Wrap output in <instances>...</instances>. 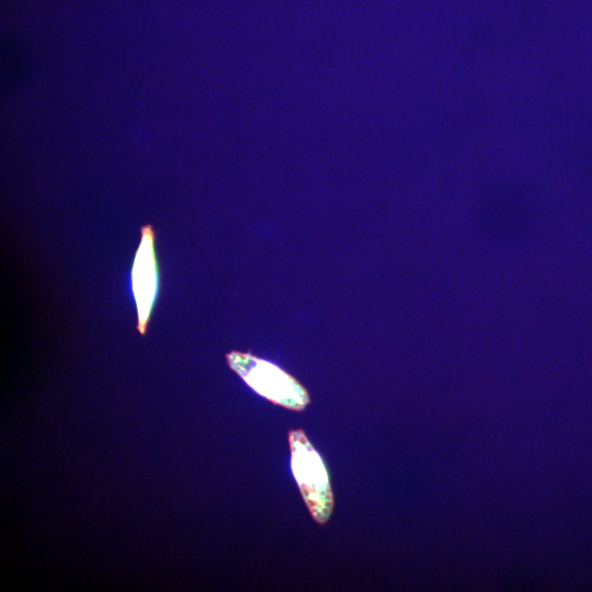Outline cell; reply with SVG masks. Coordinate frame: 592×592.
<instances>
[{
  "label": "cell",
  "instance_id": "3",
  "mask_svg": "<svg viewBox=\"0 0 592 592\" xmlns=\"http://www.w3.org/2000/svg\"><path fill=\"white\" fill-rule=\"evenodd\" d=\"M155 238V230L150 225L140 228V241L130 272V288L136 304L137 329L140 334L147 331L159 289Z\"/></svg>",
  "mask_w": 592,
  "mask_h": 592
},
{
  "label": "cell",
  "instance_id": "1",
  "mask_svg": "<svg viewBox=\"0 0 592 592\" xmlns=\"http://www.w3.org/2000/svg\"><path fill=\"white\" fill-rule=\"evenodd\" d=\"M226 358L250 388L272 403L294 411H301L309 403L307 389L276 364L238 351L229 352Z\"/></svg>",
  "mask_w": 592,
  "mask_h": 592
},
{
  "label": "cell",
  "instance_id": "2",
  "mask_svg": "<svg viewBox=\"0 0 592 592\" xmlns=\"http://www.w3.org/2000/svg\"><path fill=\"white\" fill-rule=\"evenodd\" d=\"M291 468L301 497L312 516L326 523L333 511L334 500L329 474L321 458L301 429L288 432Z\"/></svg>",
  "mask_w": 592,
  "mask_h": 592
}]
</instances>
